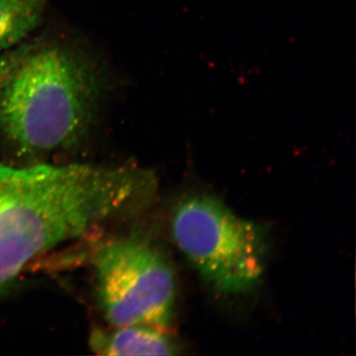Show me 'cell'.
<instances>
[{
    "instance_id": "cell-1",
    "label": "cell",
    "mask_w": 356,
    "mask_h": 356,
    "mask_svg": "<svg viewBox=\"0 0 356 356\" xmlns=\"http://www.w3.org/2000/svg\"><path fill=\"white\" fill-rule=\"evenodd\" d=\"M156 189L136 166L0 161V288L40 254L144 211Z\"/></svg>"
},
{
    "instance_id": "cell-2",
    "label": "cell",
    "mask_w": 356,
    "mask_h": 356,
    "mask_svg": "<svg viewBox=\"0 0 356 356\" xmlns=\"http://www.w3.org/2000/svg\"><path fill=\"white\" fill-rule=\"evenodd\" d=\"M97 88L93 70L69 48L14 51L0 60V140L32 158L74 147L92 121Z\"/></svg>"
},
{
    "instance_id": "cell-3",
    "label": "cell",
    "mask_w": 356,
    "mask_h": 356,
    "mask_svg": "<svg viewBox=\"0 0 356 356\" xmlns=\"http://www.w3.org/2000/svg\"><path fill=\"white\" fill-rule=\"evenodd\" d=\"M173 241L213 291L245 295L261 284L268 257L264 225L204 193L184 196L172 216Z\"/></svg>"
},
{
    "instance_id": "cell-4",
    "label": "cell",
    "mask_w": 356,
    "mask_h": 356,
    "mask_svg": "<svg viewBox=\"0 0 356 356\" xmlns=\"http://www.w3.org/2000/svg\"><path fill=\"white\" fill-rule=\"evenodd\" d=\"M96 300L112 327L145 325L165 330L172 324L177 277L159 245L140 234L107 241L92 259Z\"/></svg>"
},
{
    "instance_id": "cell-5",
    "label": "cell",
    "mask_w": 356,
    "mask_h": 356,
    "mask_svg": "<svg viewBox=\"0 0 356 356\" xmlns=\"http://www.w3.org/2000/svg\"><path fill=\"white\" fill-rule=\"evenodd\" d=\"M96 355L109 356L175 355L179 353L177 343L165 330L145 325L96 329L89 339Z\"/></svg>"
},
{
    "instance_id": "cell-6",
    "label": "cell",
    "mask_w": 356,
    "mask_h": 356,
    "mask_svg": "<svg viewBox=\"0 0 356 356\" xmlns=\"http://www.w3.org/2000/svg\"><path fill=\"white\" fill-rule=\"evenodd\" d=\"M48 0H0V53L24 40L39 25Z\"/></svg>"
}]
</instances>
